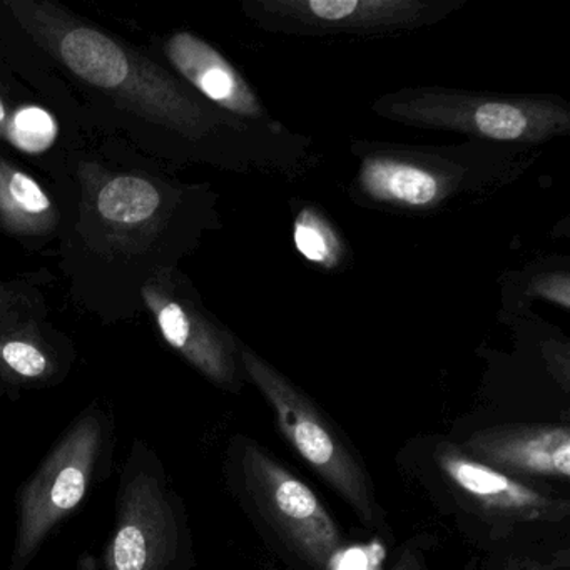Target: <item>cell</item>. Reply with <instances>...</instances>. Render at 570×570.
Instances as JSON below:
<instances>
[{"mask_svg": "<svg viewBox=\"0 0 570 570\" xmlns=\"http://www.w3.org/2000/svg\"><path fill=\"white\" fill-rule=\"evenodd\" d=\"M6 11L19 35L55 62L86 95H98L126 121L149 126L151 132L202 141L222 126L238 121L213 108L188 85L148 56L95 26L79 21L58 6L36 0L6 2Z\"/></svg>", "mask_w": 570, "mask_h": 570, "instance_id": "1", "label": "cell"}, {"mask_svg": "<svg viewBox=\"0 0 570 570\" xmlns=\"http://www.w3.org/2000/svg\"><path fill=\"white\" fill-rule=\"evenodd\" d=\"M360 191L383 205L405 209H429L450 193L449 178L420 161L402 156H372L360 166Z\"/></svg>", "mask_w": 570, "mask_h": 570, "instance_id": "12", "label": "cell"}, {"mask_svg": "<svg viewBox=\"0 0 570 570\" xmlns=\"http://www.w3.org/2000/svg\"><path fill=\"white\" fill-rule=\"evenodd\" d=\"M239 360L275 413L276 425L296 453L355 510L365 525L379 522L372 482L345 436L292 380L242 346Z\"/></svg>", "mask_w": 570, "mask_h": 570, "instance_id": "3", "label": "cell"}, {"mask_svg": "<svg viewBox=\"0 0 570 570\" xmlns=\"http://www.w3.org/2000/svg\"><path fill=\"white\" fill-rule=\"evenodd\" d=\"M28 312L26 308L24 293L0 282V318L12 313Z\"/></svg>", "mask_w": 570, "mask_h": 570, "instance_id": "19", "label": "cell"}, {"mask_svg": "<svg viewBox=\"0 0 570 570\" xmlns=\"http://www.w3.org/2000/svg\"><path fill=\"white\" fill-rule=\"evenodd\" d=\"M436 460L452 485L475 503L476 509L490 515L533 522L560 519L567 512L566 503H556L515 476L485 465L455 446L440 450Z\"/></svg>", "mask_w": 570, "mask_h": 570, "instance_id": "10", "label": "cell"}, {"mask_svg": "<svg viewBox=\"0 0 570 570\" xmlns=\"http://www.w3.org/2000/svg\"><path fill=\"white\" fill-rule=\"evenodd\" d=\"M59 223L61 213L45 188L0 156V228L21 238H45Z\"/></svg>", "mask_w": 570, "mask_h": 570, "instance_id": "13", "label": "cell"}, {"mask_svg": "<svg viewBox=\"0 0 570 570\" xmlns=\"http://www.w3.org/2000/svg\"><path fill=\"white\" fill-rule=\"evenodd\" d=\"M19 109H11L8 96L0 91V139H4V141L11 139L12 122H14Z\"/></svg>", "mask_w": 570, "mask_h": 570, "instance_id": "20", "label": "cell"}, {"mask_svg": "<svg viewBox=\"0 0 570 570\" xmlns=\"http://www.w3.org/2000/svg\"><path fill=\"white\" fill-rule=\"evenodd\" d=\"M141 296L163 338L193 366L219 385H235L236 343L189 295L185 283L168 269H158L141 286Z\"/></svg>", "mask_w": 570, "mask_h": 570, "instance_id": "7", "label": "cell"}, {"mask_svg": "<svg viewBox=\"0 0 570 570\" xmlns=\"http://www.w3.org/2000/svg\"><path fill=\"white\" fill-rule=\"evenodd\" d=\"M532 293L567 309L570 305L569 276L567 273H550V275L540 276L533 283Z\"/></svg>", "mask_w": 570, "mask_h": 570, "instance_id": "18", "label": "cell"}, {"mask_svg": "<svg viewBox=\"0 0 570 570\" xmlns=\"http://www.w3.org/2000/svg\"><path fill=\"white\" fill-rule=\"evenodd\" d=\"M465 445L466 455L510 476H570V433L566 425L497 426L473 433Z\"/></svg>", "mask_w": 570, "mask_h": 570, "instance_id": "9", "label": "cell"}, {"mask_svg": "<svg viewBox=\"0 0 570 570\" xmlns=\"http://www.w3.org/2000/svg\"><path fill=\"white\" fill-rule=\"evenodd\" d=\"M161 183L132 173H105L86 193L85 219L88 236L99 252L111 255H139L156 242L168 225L171 208Z\"/></svg>", "mask_w": 570, "mask_h": 570, "instance_id": "6", "label": "cell"}, {"mask_svg": "<svg viewBox=\"0 0 570 570\" xmlns=\"http://www.w3.org/2000/svg\"><path fill=\"white\" fill-rule=\"evenodd\" d=\"M456 6L452 0H255L245 11L263 28L286 35L373 36L433 24Z\"/></svg>", "mask_w": 570, "mask_h": 570, "instance_id": "5", "label": "cell"}, {"mask_svg": "<svg viewBox=\"0 0 570 570\" xmlns=\"http://www.w3.org/2000/svg\"><path fill=\"white\" fill-rule=\"evenodd\" d=\"M293 239L299 255L322 268H336L342 263V239L328 219L316 209L306 208L299 213Z\"/></svg>", "mask_w": 570, "mask_h": 570, "instance_id": "15", "label": "cell"}, {"mask_svg": "<svg viewBox=\"0 0 570 570\" xmlns=\"http://www.w3.org/2000/svg\"><path fill=\"white\" fill-rule=\"evenodd\" d=\"M163 51L179 79L213 108L238 121L278 128L238 69L198 36L176 32L166 39Z\"/></svg>", "mask_w": 570, "mask_h": 570, "instance_id": "8", "label": "cell"}, {"mask_svg": "<svg viewBox=\"0 0 570 570\" xmlns=\"http://www.w3.org/2000/svg\"><path fill=\"white\" fill-rule=\"evenodd\" d=\"M138 522L125 523L119 529L112 546V563L116 570H146L148 567L149 546L148 533Z\"/></svg>", "mask_w": 570, "mask_h": 570, "instance_id": "17", "label": "cell"}, {"mask_svg": "<svg viewBox=\"0 0 570 570\" xmlns=\"http://www.w3.org/2000/svg\"><path fill=\"white\" fill-rule=\"evenodd\" d=\"M245 479L266 522L315 570H332L343 535L313 490L258 445L245 452Z\"/></svg>", "mask_w": 570, "mask_h": 570, "instance_id": "4", "label": "cell"}, {"mask_svg": "<svg viewBox=\"0 0 570 570\" xmlns=\"http://www.w3.org/2000/svg\"><path fill=\"white\" fill-rule=\"evenodd\" d=\"M95 433H85L79 445H68L58 453L41 479L31 487L24 510V542L36 540L69 510L75 509L86 492L88 469L92 456Z\"/></svg>", "mask_w": 570, "mask_h": 570, "instance_id": "11", "label": "cell"}, {"mask_svg": "<svg viewBox=\"0 0 570 570\" xmlns=\"http://www.w3.org/2000/svg\"><path fill=\"white\" fill-rule=\"evenodd\" d=\"M56 125L51 116L35 106H26L16 115L9 142L28 153H39L52 145Z\"/></svg>", "mask_w": 570, "mask_h": 570, "instance_id": "16", "label": "cell"}, {"mask_svg": "<svg viewBox=\"0 0 570 570\" xmlns=\"http://www.w3.org/2000/svg\"><path fill=\"white\" fill-rule=\"evenodd\" d=\"M373 111L413 128L517 145H537L570 132L569 106L549 96L405 89L380 98Z\"/></svg>", "mask_w": 570, "mask_h": 570, "instance_id": "2", "label": "cell"}, {"mask_svg": "<svg viewBox=\"0 0 570 570\" xmlns=\"http://www.w3.org/2000/svg\"><path fill=\"white\" fill-rule=\"evenodd\" d=\"M21 313L0 318V360L18 375L38 379L49 370L48 355L31 335V328L26 333L29 325L14 322Z\"/></svg>", "mask_w": 570, "mask_h": 570, "instance_id": "14", "label": "cell"}]
</instances>
